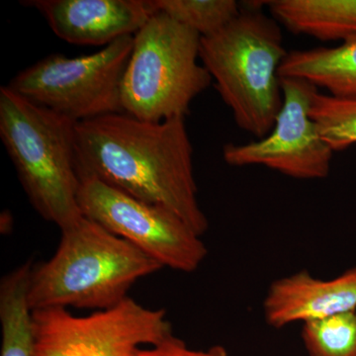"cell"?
I'll return each instance as SVG.
<instances>
[{"label":"cell","mask_w":356,"mask_h":356,"mask_svg":"<svg viewBox=\"0 0 356 356\" xmlns=\"http://www.w3.org/2000/svg\"><path fill=\"white\" fill-rule=\"evenodd\" d=\"M185 117L163 122L114 113L76 126L77 175L172 211L197 235L209 229L199 206Z\"/></svg>","instance_id":"cell-1"},{"label":"cell","mask_w":356,"mask_h":356,"mask_svg":"<svg viewBox=\"0 0 356 356\" xmlns=\"http://www.w3.org/2000/svg\"><path fill=\"white\" fill-rule=\"evenodd\" d=\"M60 234L53 257L33 266L27 289L32 311L112 308L129 297L137 281L163 268L88 218L81 217Z\"/></svg>","instance_id":"cell-2"},{"label":"cell","mask_w":356,"mask_h":356,"mask_svg":"<svg viewBox=\"0 0 356 356\" xmlns=\"http://www.w3.org/2000/svg\"><path fill=\"white\" fill-rule=\"evenodd\" d=\"M76 122L0 88V140L35 211L63 229L79 221Z\"/></svg>","instance_id":"cell-3"},{"label":"cell","mask_w":356,"mask_h":356,"mask_svg":"<svg viewBox=\"0 0 356 356\" xmlns=\"http://www.w3.org/2000/svg\"><path fill=\"white\" fill-rule=\"evenodd\" d=\"M288 51L277 21L241 10L219 31L201 37L200 60L236 125L257 139L273 130L282 106L280 67Z\"/></svg>","instance_id":"cell-4"},{"label":"cell","mask_w":356,"mask_h":356,"mask_svg":"<svg viewBox=\"0 0 356 356\" xmlns=\"http://www.w3.org/2000/svg\"><path fill=\"white\" fill-rule=\"evenodd\" d=\"M200 42L197 32L156 11L134 35L122 81L124 113L147 122L186 117L213 81L198 62Z\"/></svg>","instance_id":"cell-5"},{"label":"cell","mask_w":356,"mask_h":356,"mask_svg":"<svg viewBox=\"0 0 356 356\" xmlns=\"http://www.w3.org/2000/svg\"><path fill=\"white\" fill-rule=\"evenodd\" d=\"M133 44L134 36H125L91 55L53 54L21 70L6 86L76 123L124 113L122 81Z\"/></svg>","instance_id":"cell-6"},{"label":"cell","mask_w":356,"mask_h":356,"mask_svg":"<svg viewBox=\"0 0 356 356\" xmlns=\"http://www.w3.org/2000/svg\"><path fill=\"white\" fill-rule=\"evenodd\" d=\"M36 356H136L172 336L163 309H149L130 296L88 316L69 309L33 311Z\"/></svg>","instance_id":"cell-7"},{"label":"cell","mask_w":356,"mask_h":356,"mask_svg":"<svg viewBox=\"0 0 356 356\" xmlns=\"http://www.w3.org/2000/svg\"><path fill=\"white\" fill-rule=\"evenodd\" d=\"M77 200L83 216L132 243L163 268L194 273L207 257L201 236L163 206L133 197L93 177L81 178Z\"/></svg>","instance_id":"cell-8"},{"label":"cell","mask_w":356,"mask_h":356,"mask_svg":"<svg viewBox=\"0 0 356 356\" xmlns=\"http://www.w3.org/2000/svg\"><path fill=\"white\" fill-rule=\"evenodd\" d=\"M282 106L273 130L248 144H227L222 159L229 165H264L296 179H323L330 175L334 152L310 116L318 90L299 79L280 77Z\"/></svg>","instance_id":"cell-9"},{"label":"cell","mask_w":356,"mask_h":356,"mask_svg":"<svg viewBox=\"0 0 356 356\" xmlns=\"http://www.w3.org/2000/svg\"><path fill=\"white\" fill-rule=\"evenodd\" d=\"M56 36L77 46H108L134 36L156 13L152 0H25Z\"/></svg>","instance_id":"cell-10"},{"label":"cell","mask_w":356,"mask_h":356,"mask_svg":"<svg viewBox=\"0 0 356 356\" xmlns=\"http://www.w3.org/2000/svg\"><path fill=\"white\" fill-rule=\"evenodd\" d=\"M356 311V267L318 280L300 271L273 282L264 302L267 325L275 329Z\"/></svg>","instance_id":"cell-11"},{"label":"cell","mask_w":356,"mask_h":356,"mask_svg":"<svg viewBox=\"0 0 356 356\" xmlns=\"http://www.w3.org/2000/svg\"><path fill=\"white\" fill-rule=\"evenodd\" d=\"M280 77L302 79L334 97L356 99V37L334 48L290 51L280 65Z\"/></svg>","instance_id":"cell-12"},{"label":"cell","mask_w":356,"mask_h":356,"mask_svg":"<svg viewBox=\"0 0 356 356\" xmlns=\"http://www.w3.org/2000/svg\"><path fill=\"white\" fill-rule=\"evenodd\" d=\"M267 6L274 19L294 34L320 41L356 37V0H275Z\"/></svg>","instance_id":"cell-13"},{"label":"cell","mask_w":356,"mask_h":356,"mask_svg":"<svg viewBox=\"0 0 356 356\" xmlns=\"http://www.w3.org/2000/svg\"><path fill=\"white\" fill-rule=\"evenodd\" d=\"M33 266L32 261H27L0 281V356H36L33 311L27 300Z\"/></svg>","instance_id":"cell-14"},{"label":"cell","mask_w":356,"mask_h":356,"mask_svg":"<svg viewBox=\"0 0 356 356\" xmlns=\"http://www.w3.org/2000/svg\"><path fill=\"white\" fill-rule=\"evenodd\" d=\"M156 11L166 14L201 37L214 34L241 13L234 0H152Z\"/></svg>","instance_id":"cell-15"},{"label":"cell","mask_w":356,"mask_h":356,"mask_svg":"<svg viewBox=\"0 0 356 356\" xmlns=\"http://www.w3.org/2000/svg\"><path fill=\"white\" fill-rule=\"evenodd\" d=\"M310 116L332 151H344L356 144V99L317 90L312 97Z\"/></svg>","instance_id":"cell-16"},{"label":"cell","mask_w":356,"mask_h":356,"mask_svg":"<svg viewBox=\"0 0 356 356\" xmlns=\"http://www.w3.org/2000/svg\"><path fill=\"white\" fill-rule=\"evenodd\" d=\"M301 337L309 356H356V311L304 323Z\"/></svg>","instance_id":"cell-17"},{"label":"cell","mask_w":356,"mask_h":356,"mask_svg":"<svg viewBox=\"0 0 356 356\" xmlns=\"http://www.w3.org/2000/svg\"><path fill=\"white\" fill-rule=\"evenodd\" d=\"M136 356H229L222 346H213L208 350H192L175 334L154 346L140 348Z\"/></svg>","instance_id":"cell-18"}]
</instances>
